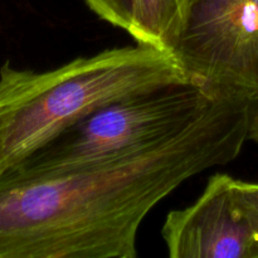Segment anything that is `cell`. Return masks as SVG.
I'll use <instances>...</instances> for the list:
<instances>
[{
	"label": "cell",
	"mask_w": 258,
	"mask_h": 258,
	"mask_svg": "<svg viewBox=\"0 0 258 258\" xmlns=\"http://www.w3.org/2000/svg\"><path fill=\"white\" fill-rule=\"evenodd\" d=\"M258 101L222 95L178 133L134 153L45 175L0 176V258H135L141 223L248 139Z\"/></svg>",
	"instance_id": "cell-1"
},
{
	"label": "cell",
	"mask_w": 258,
	"mask_h": 258,
	"mask_svg": "<svg viewBox=\"0 0 258 258\" xmlns=\"http://www.w3.org/2000/svg\"><path fill=\"white\" fill-rule=\"evenodd\" d=\"M188 81L173 53L141 43L107 48L43 72L7 60L0 67V176L91 113Z\"/></svg>",
	"instance_id": "cell-2"
},
{
	"label": "cell",
	"mask_w": 258,
	"mask_h": 258,
	"mask_svg": "<svg viewBox=\"0 0 258 258\" xmlns=\"http://www.w3.org/2000/svg\"><path fill=\"white\" fill-rule=\"evenodd\" d=\"M222 95L188 81L131 96L91 113L10 171L55 174L134 153L190 125Z\"/></svg>",
	"instance_id": "cell-3"
},
{
	"label": "cell",
	"mask_w": 258,
	"mask_h": 258,
	"mask_svg": "<svg viewBox=\"0 0 258 258\" xmlns=\"http://www.w3.org/2000/svg\"><path fill=\"white\" fill-rule=\"evenodd\" d=\"M170 52L191 82L258 101V0H188Z\"/></svg>",
	"instance_id": "cell-4"
},
{
	"label": "cell",
	"mask_w": 258,
	"mask_h": 258,
	"mask_svg": "<svg viewBox=\"0 0 258 258\" xmlns=\"http://www.w3.org/2000/svg\"><path fill=\"white\" fill-rule=\"evenodd\" d=\"M171 258H258V232L237 179L211 176L189 207L171 211L161 229Z\"/></svg>",
	"instance_id": "cell-5"
},
{
	"label": "cell",
	"mask_w": 258,
	"mask_h": 258,
	"mask_svg": "<svg viewBox=\"0 0 258 258\" xmlns=\"http://www.w3.org/2000/svg\"><path fill=\"white\" fill-rule=\"evenodd\" d=\"M188 0H131L127 33L136 43L170 52Z\"/></svg>",
	"instance_id": "cell-6"
},
{
	"label": "cell",
	"mask_w": 258,
	"mask_h": 258,
	"mask_svg": "<svg viewBox=\"0 0 258 258\" xmlns=\"http://www.w3.org/2000/svg\"><path fill=\"white\" fill-rule=\"evenodd\" d=\"M90 9L108 24L127 32L130 28L131 0H85Z\"/></svg>",
	"instance_id": "cell-7"
},
{
	"label": "cell",
	"mask_w": 258,
	"mask_h": 258,
	"mask_svg": "<svg viewBox=\"0 0 258 258\" xmlns=\"http://www.w3.org/2000/svg\"><path fill=\"white\" fill-rule=\"evenodd\" d=\"M239 196L252 217L254 226L258 232V183H246V181L237 180Z\"/></svg>",
	"instance_id": "cell-8"
},
{
	"label": "cell",
	"mask_w": 258,
	"mask_h": 258,
	"mask_svg": "<svg viewBox=\"0 0 258 258\" xmlns=\"http://www.w3.org/2000/svg\"><path fill=\"white\" fill-rule=\"evenodd\" d=\"M248 139L253 140L254 143L258 144V103L254 107L253 112H252L251 122H249V131H248Z\"/></svg>",
	"instance_id": "cell-9"
}]
</instances>
